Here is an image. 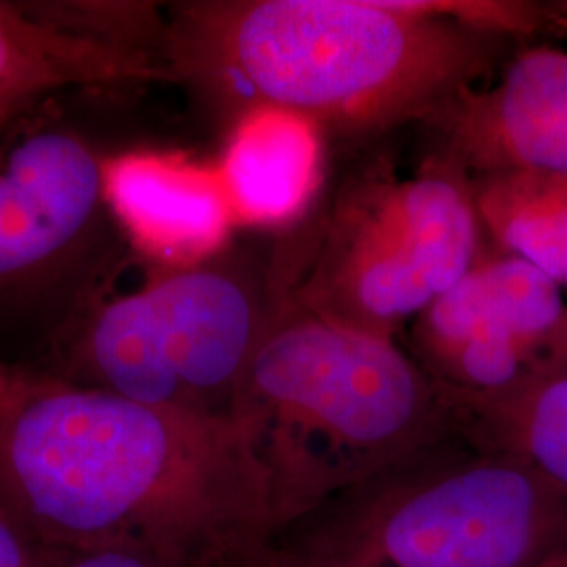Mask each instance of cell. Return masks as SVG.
<instances>
[{
	"instance_id": "cell-7",
	"label": "cell",
	"mask_w": 567,
	"mask_h": 567,
	"mask_svg": "<svg viewBox=\"0 0 567 567\" xmlns=\"http://www.w3.org/2000/svg\"><path fill=\"white\" fill-rule=\"evenodd\" d=\"M414 360L463 398L505 393L545 362L567 360L561 286L503 250L484 252L461 282L437 297L412 328Z\"/></svg>"
},
{
	"instance_id": "cell-1",
	"label": "cell",
	"mask_w": 567,
	"mask_h": 567,
	"mask_svg": "<svg viewBox=\"0 0 567 567\" xmlns=\"http://www.w3.org/2000/svg\"><path fill=\"white\" fill-rule=\"evenodd\" d=\"M0 498L51 547L135 545L179 567L252 566L271 513L234 419L30 374L0 400Z\"/></svg>"
},
{
	"instance_id": "cell-19",
	"label": "cell",
	"mask_w": 567,
	"mask_h": 567,
	"mask_svg": "<svg viewBox=\"0 0 567 567\" xmlns=\"http://www.w3.org/2000/svg\"><path fill=\"white\" fill-rule=\"evenodd\" d=\"M9 118H13V116H0V126H2L4 122L9 121Z\"/></svg>"
},
{
	"instance_id": "cell-12",
	"label": "cell",
	"mask_w": 567,
	"mask_h": 567,
	"mask_svg": "<svg viewBox=\"0 0 567 567\" xmlns=\"http://www.w3.org/2000/svg\"><path fill=\"white\" fill-rule=\"evenodd\" d=\"M324 131L303 114L255 105L227 128L215 161L238 227H292L324 177Z\"/></svg>"
},
{
	"instance_id": "cell-9",
	"label": "cell",
	"mask_w": 567,
	"mask_h": 567,
	"mask_svg": "<svg viewBox=\"0 0 567 567\" xmlns=\"http://www.w3.org/2000/svg\"><path fill=\"white\" fill-rule=\"evenodd\" d=\"M437 152L468 177H567V51L527 47L487 89H471L425 122Z\"/></svg>"
},
{
	"instance_id": "cell-18",
	"label": "cell",
	"mask_w": 567,
	"mask_h": 567,
	"mask_svg": "<svg viewBox=\"0 0 567 567\" xmlns=\"http://www.w3.org/2000/svg\"><path fill=\"white\" fill-rule=\"evenodd\" d=\"M23 377H25V374H21L16 368H9V365H4L0 362V400H2L4 395H9L16 386L20 385Z\"/></svg>"
},
{
	"instance_id": "cell-11",
	"label": "cell",
	"mask_w": 567,
	"mask_h": 567,
	"mask_svg": "<svg viewBox=\"0 0 567 567\" xmlns=\"http://www.w3.org/2000/svg\"><path fill=\"white\" fill-rule=\"evenodd\" d=\"M156 81H171L163 58L68 28L37 2H0V116L61 93H133Z\"/></svg>"
},
{
	"instance_id": "cell-17",
	"label": "cell",
	"mask_w": 567,
	"mask_h": 567,
	"mask_svg": "<svg viewBox=\"0 0 567 567\" xmlns=\"http://www.w3.org/2000/svg\"><path fill=\"white\" fill-rule=\"evenodd\" d=\"M53 567H179L161 555L135 545H97L61 550Z\"/></svg>"
},
{
	"instance_id": "cell-13",
	"label": "cell",
	"mask_w": 567,
	"mask_h": 567,
	"mask_svg": "<svg viewBox=\"0 0 567 567\" xmlns=\"http://www.w3.org/2000/svg\"><path fill=\"white\" fill-rule=\"evenodd\" d=\"M393 204L426 280L442 297L486 252L471 177L461 166L431 156L414 177L393 182Z\"/></svg>"
},
{
	"instance_id": "cell-6",
	"label": "cell",
	"mask_w": 567,
	"mask_h": 567,
	"mask_svg": "<svg viewBox=\"0 0 567 567\" xmlns=\"http://www.w3.org/2000/svg\"><path fill=\"white\" fill-rule=\"evenodd\" d=\"M444 440L393 468L377 538L391 567H524L540 545L548 484L526 463L486 450L440 456Z\"/></svg>"
},
{
	"instance_id": "cell-2",
	"label": "cell",
	"mask_w": 567,
	"mask_h": 567,
	"mask_svg": "<svg viewBox=\"0 0 567 567\" xmlns=\"http://www.w3.org/2000/svg\"><path fill=\"white\" fill-rule=\"evenodd\" d=\"M164 21L171 81L229 124L276 105L347 140L425 124L513 42L416 0H194L168 4Z\"/></svg>"
},
{
	"instance_id": "cell-15",
	"label": "cell",
	"mask_w": 567,
	"mask_h": 567,
	"mask_svg": "<svg viewBox=\"0 0 567 567\" xmlns=\"http://www.w3.org/2000/svg\"><path fill=\"white\" fill-rule=\"evenodd\" d=\"M471 187L482 227L498 250L567 288V177L517 171L471 177Z\"/></svg>"
},
{
	"instance_id": "cell-10",
	"label": "cell",
	"mask_w": 567,
	"mask_h": 567,
	"mask_svg": "<svg viewBox=\"0 0 567 567\" xmlns=\"http://www.w3.org/2000/svg\"><path fill=\"white\" fill-rule=\"evenodd\" d=\"M105 198L128 250L152 267L204 264L234 243L238 229L217 163L177 150L112 152Z\"/></svg>"
},
{
	"instance_id": "cell-14",
	"label": "cell",
	"mask_w": 567,
	"mask_h": 567,
	"mask_svg": "<svg viewBox=\"0 0 567 567\" xmlns=\"http://www.w3.org/2000/svg\"><path fill=\"white\" fill-rule=\"evenodd\" d=\"M458 425L567 489V372L538 374L489 398L452 395Z\"/></svg>"
},
{
	"instance_id": "cell-4",
	"label": "cell",
	"mask_w": 567,
	"mask_h": 567,
	"mask_svg": "<svg viewBox=\"0 0 567 567\" xmlns=\"http://www.w3.org/2000/svg\"><path fill=\"white\" fill-rule=\"evenodd\" d=\"M292 282L286 236L231 243L194 267L150 265L147 280L131 290L114 292L107 284L49 347L53 381L231 419L246 370Z\"/></svg>"
},
{
	"instance_id": "cell-8",
	"label": "cell",
	"mask_w": 567,
	"mask_h": 567,
	"mask_svg": "<svg viewBox=\"0 0 567 567\" xmlns=\"http://www.w3.org/2000/svg\"><path fill=\"white\" fill-rule=\"evenodd\" d=\"M393 182L370 175L349 183L322 224L292 231V301L339 324L395 334L437 297L393 204Z\"/></svg>"
},
{
	"instance_id": "cell-5",
	"label": "cell",
	"mask_w": 567,
	"mask_h": 567,
	"mask_svg": "<svg viewBox=\"0 0 567 567\" xmlns=\"http://www.w3.org/2000/svg\"><path fill=\"white\" fill-rule=\"evenodd\" d=\"M112 152L55 97L0 126V334L49 349L121 271L126 243L105 198Z\"/></svg>"
},
{
	"instance_id": "cell-16",
	"label": "cell",
	"mask_w": 567,
	"mask_h": 567,
	"mask_svg": "<svg viewBox=\"0 0 567 567\" xmlns=\"http://www.w3.org/2000/svg\"><path fill=\"white\" fill-rule=\"evenodd\" d=\"M60 555L0 498V567H53Z\"/></svg>"
},
{
	"instance_id": "cell-3",
	"label": "cell",
	"mask_w": 567,
	"mask_h": 567,
	"mask_svg": "<svg viewBox=\"0 0 567 567\" xmlns=\"http://www.w3.org/2000/svg\"><path fill=\"white\" fill-rule=\"evenodd\" d=\"M231 419L264 471L271 511L379 475L458 429L450 391L391 337L316 316L292 297L248 365Z\"/></svg>"
}]
</instances>
